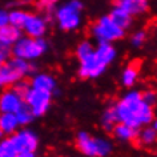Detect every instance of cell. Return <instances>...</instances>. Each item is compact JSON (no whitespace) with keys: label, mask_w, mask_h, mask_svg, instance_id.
Instances as JSON below:
<instances>
[{"label":"cell","mask_w":157,"mask_h":157,"mask_svg":"<svg viewBox=\"0 0 157 157\" xmlns=\"http://www.w3.org/2000/svg\"><path fill=\"white\" fill-rule=\"evenodd\" d=\"M91 35L95 40L101 44V43H115L124 37L125 29H123L119 24H116L115 20L107 15L97 20L95 24L91 27Z\"/></svg>","instance_id":"8992f818"},{"label":"cell","mask_w":157,"mask_h":157,"mask_svg":"<svg viewBox=\"0 0 157 157\" xmlns=\"http://www.w3.org/2000/svg\"><path fill=\"white\" fill-rule=\"evenodd\" d=\"M10 24V12L3 10L0 12V27H4Z\"/></svg>","instance_id":"4316f807"},{"label":"cell","mask_w":157,"mask_h":157,"mask_svg":"<svg viewBox=\"0 0 157 157\" xmlns=\"http://www.w3.org/2000/svg\"><path fill=\"white\" fill-rule=\"evenodd\" d=\"M31 87L45 89L49 92H56V80L48 73H36L31 80Z\"/></svg>","instance_id":"9a60e30c"},{"label":"cell","mask_w":157,"mask_h":157,"mask_svg":"<svg viewBox=\"0 0 157 157\" xmlns=\"http://www.w3.org/2000/svg\"><path fill=\"white\" fill-rule=\"evenodd\" d=\"M16 157H36L35 152H24V153H19Z\"/></svg>","instance_id":"83f0119b"},{"label":"cell","mask_w":157,"mask_h":157,"mask_svg":"<svg viewBox=\"0 0 157 157\" xmlns=\"http://www.w3.org/2000/svg\"><path fill=\"white\" fill-rule=\"evenodd\" d=\"M137 144L144 148H151L157 143V131L153 127H143L137 133Z\"/></svg>","instance_id":"2e32d148"},{"label":"cell","mask_w":157,"mask_h":157,"mask_svg":"<svg viewBox=\"0 0 157 157\" xmlns=\"http://www.w3.org/2000/svg\"><path fill=\"white\" fill-rule=\"evenodd\" d=\"M143 99L147 101L149 105H155L157 103V92L156 91H152V89H148V91L143 92Z\"/></svg>","instance_id":"d4e9b609"},{"label":"cell","mask_w":157,"mask_h":157,"mask_svg":"<svg viewBox=\"0 0 157 157\" xmlns=\"http://www.w3.org/2000/svg\"><path fill=\"white\" fill-rule=\"evenodd\" d=\"M24 105V96L15 88L7 89L0 96V111L2 113H17Z\"/></svg>","instance_id":"30bf717a"},{"label":"cell","mask_w":157,"mask_h":157,"mask_svg":"<svg viewBox=\"0 0 157 157\" xmlns=\"http://www.w3.org/2000/svg\"><path fill=\"white\" fill-rule=\"evenodd\" d=\"M52 97H53V92L29 87V89L24 95V100H25V104L28 105L29 109L35 115V117H40L43 115H45L47 111L49 109Z\"/></svg>","instance_id":"ba28073f"},{"label":"cell","mask_w":157,"mask_h":157,"mask_svg":"<svg viewBox=\"0 0 157 157\" xmlns=\"http://www.w3.org/2000/svg\"><path fill=\"white\" fill-rule=\"evenodd\" d=\"M113 136L116 137L117 140L120 141H133L137 139V133H139V129L131 127L128 124H124V123H119L113 128Z\"/></svg>","instance_id":"e0dca14e"},{"label":"cell","mask_w":157,"mask_h":157,"mask_svg":"<svg viewBox=\"0 0 157 157\" xmlns=\"http://www.w3.org/2000/svg\"><path fill=\"white\" fill-rule=\"evenodd\" d=\"M109 16L115 20L116 24H119L121 28L125 29V31H127L129 27H131V24H132V17L133 16H131L128 12H125L124 10L119 8V7H115V8L111 11Z\"/></svg>","instance_id":"ffe728a7"},{"label":"cell","mask_w":157,"mask_h":157,"mask_svg":"<svg viewBox=\"0 0 157 157\" xmlns=\"http://www.w3.org/2000/svg\"><path fill=\"white\" fill-rule=\"evenodd\" d=\"M32 71L33 65L29 61L19 57H10L0 67V84L2 87H13L23 81V78Z\"/></svg>","instance_id":"3957f363"},{"label":"cell","mask_w":157,"mask_h":157,"mask_svg":"<svg viewBox=\"0 0 157 157\" xmlns=\"http://www.w3.org/2000/svg\"><path fill=\"white\" fill-rule=\"evenodd\" d=\"M28 15L24 12V11L21 10H13L10 12V24H12L15 27H17V28L23 29V27H24L27 19H28Z\"/></svg>","instance_id":"7402d4cb"},{"label":"cell","mask_w":157,"mask_h":157,"mask_svg":"<svg viewBox=\"0 0 157 157\" xmlns=\"http://www.w3.org/2000/svg\"><path fill=\"white\" fill-rule=\"evenodd\" d=\"M13 141L19 153L24 152H35L39 145V137L31 129H19L16 133L10 136Z\"/></svg>","instance_id":"9c48e42d"},{"label":"cell","mask_w":157,"mask_h":157,"mask_svg":"<svg viewBox=\"0 0 157 157\" xmlns=\"http://www.w3.org/2000/svg\"><path fill=\"white\" fill-rule=\"evenodd\" d=\"M59 0H39V7L43 11H51L56 6V3Z\"/></svg>","instance_id":"484cf974"},{"label":"cell","mask_w":157,"mask_h":157,"mask_svg":"<svg viewBox=\"0 0 157 157\" xmlns=\"http://www.w3.org/2000/svg\"><path fill=\"white\" fill-rule=\"evenodd\" d=\"M137 77H139V63L133 61L124 68L123 73H121V83H123L124 87L129 88L132 85H135Z\"/></svg>","instance_id":"ac0fdd59"},{"label":"cell","mask_w":157,"mask_h":157,"mask_svg":"<svg viewBox=\"0 0 157 157\" xmlns=\"http://www.w3.org/2000/svg\"><path fill=\"white\" fill-rule=\"evenodd\" d=\"M21 127L16 113H2L0 116V132L3 136H12Z\"/></svg>","instance_id":"5bb4252c"},{"label":"cell","mask_w":157,"mask_h":157,"mask_svg":"<svg viewBox=\"0 0 157 157\" xmlns=\"http://www.w3.org/2000/svg\"><path fill=\"white\" fill-rule=\"evenodd\" d=\"M115 7L124 10L131 16H140L148 11V0H116Z\"/></svg>","instance_id":"7c38bea8"},{"label":"cell","mask_w":157,"mask_h":157,"mask_svg":"<svg viewBox=\"0 0 157 157\" xmlns=\"http://www.w3.org/2000/svg\"><path fill=\"white\" fill-rule=\"evenodd\" d=\"M25 36L29 37H43L47 31V20L41 15L29 13L24 27H23Z\"/></svg>","instance_id":"8fae6325"},{"label":"cell","mask_w":157,"mask_h":157,"mask_svg":"<svg viewBox=\"0 0 157 157\" xmlns=\"http://www.w3.org/2000/svg\"><path fill=\"white\" fill-rule=\"evenodd\" d=\"M120 123L128 124L136 129L153 123V108L143 99L139 91H129L115 104Z\"/></svg>","instance_id":"7a4b0ae2"},{"label":"cell","mask_w":157,"mask_h":157,"mask_svg":"<svg viewBox=\"0 0 157 157\" xmlns=\"http://www.w3.org/2000/svg\"><path fill=\"white\" fill-rule=\"evenodd\" d=\"M116 48L111 43H101L95 47L89 40L81 41L76 48V56L80 64L78 75L83 78L101 76L116 59Z\"/></svg>","instance_id":"6da1fadb"},{"label":"cell","mask_w":157,"mask_h":157,"mask_svg":"<svg viewBox=\"0 0 157 157\" xmlns=\"http://www.w3.org/2000/svg\"><path fill=\"white\" fill-rule=\"evenodd\" d=\"M48 49V44L43 37L21 36L12 47V56L27 61L41 57Z\"/></svg>","instance_id":"5b68a950"},{"label":"cell","mask_w":157,"mask_h":157,"mask_svg":"<svg viewBox=\"0 0 157 157\" xmlns=\"http://www.w3.org/2000/svg\"><path fill=\"white\" fill-rule=\"evenodd\" d=\"M16 116H17V119H19V123H20L21 127H24V125H28L32 123V120L35 119V115L32 113V111L29 109L28 105H24L20 111H19L16 113Z\"/></svg>","instance_id":"603a6c76"},{"label":"cell","mask_w":157,"mask_h":157,"mask_svg":"<svg viewBox=\"0 0 157 157\" xmlns=\"http://www.w3.org/2000/svg\"><path fill=\"white\" fill-rule=\"evenodd\" d=\"M81 12L83 3L80 0H71L59 7L55 12V17L63 31H75L81 24Z\"/></svg>","instance_id":"52a82bcc"},{"label":"cell","mask_w":157,"mask_h":157,"mask_svg":"<svg viewBox=\"0 0 157 157\" xmlns=\"http://www.w3.org/2000/svg\"><path fill=\"white\" fill-rule=\"evenodd\" d=\"M21 37V29L12 24L0 27V47L12 48L13 44Z\"/></svg>","instance_id":"4fadbf2b"},{"label":"cell","mask_w":157,"mask_h":157,"mask_svg":"<svg viewBox=\"0 0 157 157\" xmlns=\"http://www.w3.org/2000/svg\"><path fill=\"white\" fill-rule=\"evenodd\" d=\"M119 123H120V121H119V117H117L115 105H113V107L107 108L103 112V116H101V125H103V128L107 132H112L113 128H115Z\"/></svg>","instance_id":"d6986e66"},{"label":"cell","mask_w":157,"mask_h":157,"mask_svg":"<svg viewBox=\"0 0 157 157\" xmlns=\"http://www.w3.org/2000/svg\"><path fill=\"white\" fill-rule=\"evenodd\" d=\"M17 155L19 152L11 137L7 136L6 139H3L0 143V157H16Z\"/></svg>","instance_id":"44dd1931"},{"label":"cell","mask_w":157,"mask_h":157,"mask_svg":"<svg viewBox=\"0 0 157 157\" xmlns=\"http://www.w3.org/2000/svg\"><path fill=\"white\" fill-rule=\"evenodd\" d=\"M152 127H153V128H155L156 131H157V119H155V120H153V123H152Z\"/></svg>","instance_id":"f1b7e54d"},{"label":"cell","mask_w":157,"mask_h":157,"mask_svg":"<svg viewBox=\"0 0 157 157\" xmlns=\"http://www.w3.org/2000/svg\"><path fill=\"white\" fill-rule=\"evenodd\" d=\"M76 147L87 157H107L113 149L112 143L108 139L92 136L88 132L77 133Z\"/></svg>","instance_id":"277c9868"},{"label":"cell","mask_w":157,"mask_h":157,"mask_svg":"<svg viewBox=\"0 0 157 157\" xmlns=\"http://www.w3.org/2000/svg\"><path fill=\"white\" fill-rule=\"evenodd\" d=\"M145 39H147V33H145L143 29H140V31H137V32H135L132 35L131 43H132V45H135V47H140V45L144 44Z\"/></svg>","instance_id":"cb8c5ba5"}]
</instances>
